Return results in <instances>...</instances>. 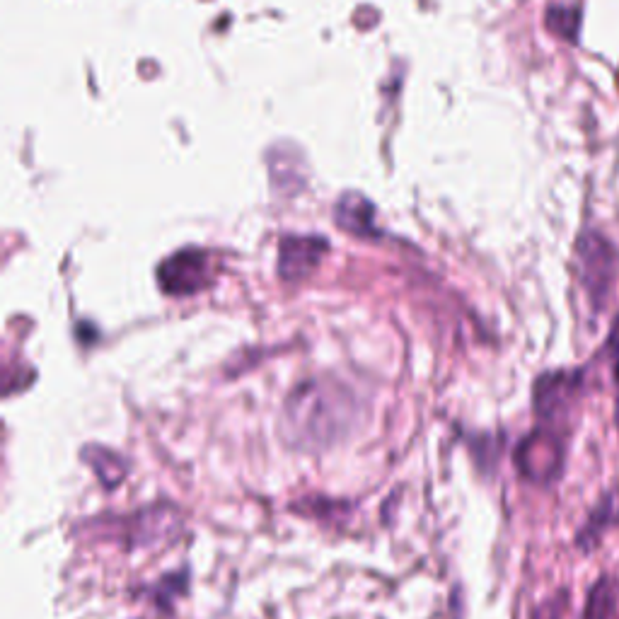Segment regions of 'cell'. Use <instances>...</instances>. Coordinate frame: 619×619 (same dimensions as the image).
I'll use <instances>...</instances> for the list:
<instances>
[{
    "label": "cell",
    "mask_w": 619,
    "mask_h": 619,
    "mask_svg": "<svg viewBox=\"0 0 619 619\" xmlns=\"http://www.w3.org/2000/svg\"><path fill=\"white\" fill-rule=\"evenodd\" d=\"M516 465L520 474L530 482H552L559 477L561 465H564V445H561L557 433L549 428H537L530 433L516 450Z\"/></svg>",
    "instance_id": "2"
},
{
    "label": "cell",
    "mask_w": 619,
    "mask_h": 619,
    "mask_svg": "<svg viewBox=\"0 0 619 619\" xmlns=\"http://www.w3.org/2000/svg\"><path fill=\"white\" fill-rule=\"evenodd\" d=\"M615 421H617V431H619V395H617V409H615Z\"/></svg>",
    "instance_id": "8"
},
{
    "label": "cell",
    "mask_w": 619,
    "mask_h": 619,
    "mask_svg": "<svg viewBox=\"0 0 619 619\" xmlns=\"http://www.w3.org/2000/svg\"><path fill=\"white\" fill-rule=\"evenodd\" d=\"M160 283L167 293L187 295L208 283V257L199 250L179 252L160 266Z\"/></svg>",
    "instance_id": "3"
},
{
    "label": "cell",
    "mask_w": 619,
    "mask_h": 619,
    "mask_svg": "<svg viewBox=\"0 0 619 619\" xmlns=\"http://www.w3.org/2000/svg\"><path fill=\"white\" fill-rule=\"evenodd\" d=\"M612 525H619V489H612L603 496V501L590 513L586 528L578 532V547L590 549L598 545L600 537L605 535Z\"/></svg>",
    "instance_id": "5"
},
{
    "label": "cell",
    "mask_w": 619,
    "mask_h": 619,
    "mask_svg": "<svg viewBox=\"0 0 619 619\" xmlns=\"http://www.w3.org/2000/svg\"><path fill=\"white\" fill-rule=\"evenodd\" d=\"M354 404L346 390L329 380L300 385L288 397L283 428L295 448H327L349 431Z\"/></svg>",
    "instance_id": "1"
},
{
    "label": "cell",
    "mask_w": 619,
    "mask_h": 619,
    "mask_svg": "<svg viewBox=\"0 0 619 619\" xmlns=\"http://www.w3.org/2000/svg\"><path fill=\"white\" fill-rule=\"evenodd\" d=\"M327 245L325 240H312V237H291V240H283L281 245V274L286 279H300V276L310 274V269H315V264L320 262V257L325 254Z\"/></svg>",
    "instance_id": "4"
},
{
    "label": "cell",
    "mask_w": 619,
    "mask_h": 619,
    "mask_svg": "<svg viewBox=\"0 0 619 619\" xmlns=\"http://www.w3.org/2000/svg\"><path fill=\"white\" fill-rule=\"evenodd\" d=\"M586 619H619V586L615 578L603 576L590 588Z\"/></svg>",
    "instance_id": "6"
},
{
    "label": "cell",
    "mask_w": 619,
    "mask_h": 619,
    "mask_svg": "<svg viewBox=\"0 0 619 619\" xmlns=\"http://www.w3.org/2000/svg\"><path fill=\"white\" fill-rule=\"evenodd\" d=\"M83 457L90 462L92 472L100 477L104 489L119 487V482L124 479V474H126V465L117 453H112V450H104V448H88L83 453Z\"/></svg>",
    "instance_id": "7"
}]
</instances>
